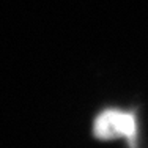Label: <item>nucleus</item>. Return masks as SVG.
Segmentation results:
<instances>
[{"label": "nucleus", "instance_id": "f257e3e1", "mask_svg": "<svg viewBox=\"0 0 148 148\" xmlns=\"http://www.w3.org/2000/svg\"><path fill=\"white\" fill-rule=\"evenodd\" d=\"M91 136L99 142L125 140L128 148H139L140 121L134 109L107 106L93 117Z\"/></svg>", "mask_w": 148, "mask_h": 148}]
</instances>
